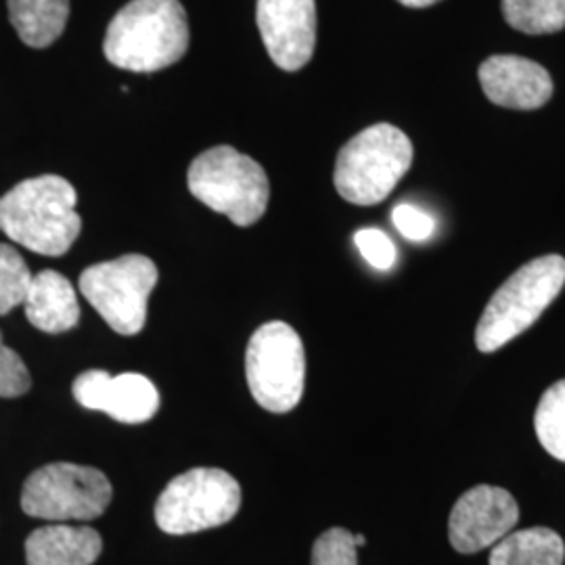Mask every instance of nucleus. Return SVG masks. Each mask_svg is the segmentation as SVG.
Masks as SVG:
<instances>
[{"label":"nucleus","mask_w":565,"mask_h":565,"mask_svg":"<svg viewBox=\"0 0 565 565\" xmlns=\"http://www.w3.org/2000/svg\"><path fill=\"white\" fill-rule=\"evenodd\" d=\"M505 21L524 34H555L565 28V0H503Z\"/></svg>","instance_id":"obj_18"},{"label":"nucleus","mask_w":565,"mask_h":565,"mask_svg":"<svg viewBox=\"0 0 565 565\" xmlns=\"http://www.w3.org/2000/svg\"><path fill=\"white\" fill-rule=\"evenodd\" d=\"M242 507V486L216 467H195L163 488L156 522L172 536L195 534L228 524Z\"/></svg>","instance_id":"obj_6"},{"label":"nucleus","mask_w":565,"mask_h":565,"mask_svg":"<svg viewBox=\"0 0 565 565\" xmlns=\"http://www.w3.org/2000/svg\"><path fill=\"white\" fill-rule=\"evenodd\" d=\"M34 275L21 258L20 252L7 243H0V317L13 308L23 306L32 287Z\"/></svg>","instance_id":"obj_20"},{"label":"nucleus","mask_w":565,"mask_h":565,"mask_svg":"<svg viewBox=\"0 0 565 565\" xmlns=\"http://www.w3.org/2000/svg\"><path fill=\"white\" fill-rule=\"evenodd\" d=\"M354 545H356V548H359V546L366 545V539H364V534H354Z\"/></svg>","instance_id":"obj_26"},{"label":"nucleus","mask_w":565,"mask_h":565,"mask_svg":"<svg viewBox=\"0 0 565 565\" xmlns=\"http://www.w3.org/2000/svg\"><path fill=\"white\" fill-rule=\"evenodd\" d=\"M114 488L107 476L86 465L51 463L36 469L21 490V509L49 522H90L105 513Z\"/></svg>","instance_id":"obj_8"},{"label":"nucleus","mask_w":565,"mask_h":565,"mask_svg":"<svg viewBox=\"0 0 565 565\" xmlns=\"http://www.w3.org/2000/svg\"><path fill=\"white\" fill-rule=\"evenodd\" d=\"M72 392L84 408L103 411L120 424H145L160 408L158 387L139 373L114 377L102 369H90L76 377Z\"/></svg>","instance_id":"obj_12"},{"label":"nucleus","mask_w":565,"mask_h":565,"mask_svg":"<svg viewBox=\"0 0 565 565\" xmlns=\"http://www.w3.org/2000/svg\"><path fill=\"white\" fill-rule=\"evenodd\" d=\"M186 182L195 200L237 226L258 223L270 200V182L263 166L228 145L198 156Z\"/></svg>","instance_id":"obj_4"},{"label":"nucleus","mask_w":565,"mask_h":565,"mask_svg":"<svg viewBox=\"0 0 565 565\" xmlns=\"http://www.w3.org/2000/svg\"><path fill=\"white\" fill-rule=\"evenodd\" d=\"M354 243L364 260L377 270H390L396 263V247L384 231L363 228L354 235Z\"/></svg>","instance_id":"obj_23"},{"label":"nucleus","mask_w":565,"mask_h":565,"mask_svg":"<svg viewBox=\"0 0 565 565\" xmlns=\"http://www.w3.org/2000/svg\"><path fill=\"white\" fill-rule=\"evenodd\" d=\"M534 429L546 452L565 463V380L551 385L539 401Z\"/></svg>","instance_id":"obj_19"},{"label":"nucleus","mask_w":565,"mask_h":565,"mask_svg":"<svg viewBox=\"0 0 565 565\" xmlns=\"http://www.w3.org/2000/svg\"><path fill=\"white\" fill-rule=\"evenodd\" d=\"M413 163V142L392 124H375L345 142L333 182L345 202L377 205L394 191Z\"/></svg>","instance_id":"obj_5"},{"label":"nucleus","mask_w":565,"mask_h":565,"mask_svg":"<svg viewBox=\"0 0 565 565\" xmlns=\"http://www.w3.org/2000/svg\"><path fill=\"white\" fill-rule=\"evenodd\" d=\"M520 522V507L499 486H476L455 503L448 520V539L455 551L471 555L494 546Z\"/></svg>","instance_id":"obj_10"},{"label":"nucleus","mask_w":565,"mask_h":565,"mask_svg":"<svg viewBox=\"0 0 565 565\" xmlns=\"http://www.w3.org/2000/svg\"><path fill=\"white\" fill-rule=\"evenodd\" d=\"M189 21L179 0H132L109 23L103 53L120 70L151 74L186 55Z\"/></svg>","instance_id":"obj_2"},{"label":"nucleus","mask_w":565,"mask_h":565,"mask_svg":"<svg viewBox=\"0 0 565 565\" xmlns=\"http://www.w3.org/2000/svg\"><path fill=\"white\" fill-rule=\"evenodd\" d=\"M76 203V189L63 177L28 179L0 198V231L34 254L57 258L81 235Z\"/></svg>","instance_id":"obj_1"},{"label":"nucleus","mask_w":565,"mask_h":565,"mask_svg":"<svg viewBox=\"0 0 565 565\" xmlns=\"http://www.w3.org/2000/svg\"><path fill=\"white\" fill-rule=\"evenodd\" d=\"M256 21L266 53L285 72H298L315 55V0H258Z\"/></svg>","instance_id":"obj_11"},{"label":"nucleus","mask_w":565,"mask_h":565,"mask_svg":"<svg viewBox=\"0 0 565 565\" xmlns=\"http://www.w3.org/2000/svg\"><path fill=\"white\" fill-rule=\"evenodd\" d=\"M245 377L263 408L277 415L294 411L306 384L303 343L296 329L281 321L258 327L247 343Z\"/></svg>","instance_id":"obj_7"},{"label":"nucleus","mask_w":565,"mask_h":565,"mask_svg":"<svg viewBox=\"0 0 565 565\" xmlns=\"http://www.w3.org/2000/svg\"><path fill=\"white\" fill-rule=\"evenodd\" d=\"M70 18V0H9V20L23 44L46 49L60 39Z\"/></svg>","instance_id":"obj_16"},{"label":"nucleus","mask_w":565,"mask_h":565,"mask_svg":"<svg viewBox=\"0 0 565 565\" xmlns=\"http://www.w3.org/2000/svg\"><path fill=\"white\" fill-rule=\"evenodd\" d=\"M392 223L408 242H427L436 231L434 218L411 203H398L392 210Z\"/></svg>","instance_id":"obj_24"},{"label":"nucleus","mask_w":565,"mask_h":565,"mask_svg":"<svg viewBox=\"0 0 565 565\" xmlns=\"http://www.w3.org/2000/svg\"><path fill=\"white\" fill-rule=\"evenodd\" d=\"M565 545L551 527L507 534L490 551V565H564Z\"/></svg>","instance_id":"obj_17"},{"label":"nucleus","mask_w":565,"mask_h":565,"mask_svg":"<svg viewBox=\"0 0 565 565\" xmlns=\"http://www.w3.org/2000/svg\"><path fill=\"white\" fill-rule=\"evenodd\" d=\"M312 565H359L354 534L343 527L323 532L312 546Z\"/></svg>","instance_id":"obj_21"},{"label":"nucleus","mask_w":565,"mask_h":565,"mask_svg":"<svg viewBox=\"0 0 565 565\" xmlns=\"http://www.w3.org/2000/svg\"><path fill=\"white\" fill-rule=\"evenodd\" d=\"M565 285V258L548 254L524 264L507 279L486 303L476 327V345L490 354L522 335L525 329L562 294Z\"/></svg>","instance_id":"obj_3"},{"label":"nucleus","mask_w":565,"mask_h":565,"mask_svg":"<svg viewBox=\"0 0 565 565\" xmlns=\"http://www.w3.org/2000/svg\"><path fill=\"white\" fill-rule=\"evenodd\" d=\"M486 97L505 109H539L553 97V81L536 61L518 55H494L480 65Z\"/></svg>","instance_id":"obj_13"},{"label":"nucleus","mask_w":565,"mask_h":565,"mask_svg":"<svg viewBox=\"0 0 565 565\" xmlns=\"http://www.w3.org/2000/svg\"><path fill=\"white\" fill-rule=\"evenodd\" d=\"M102 551V534L88 525H44L28 536L25 562L28 565H93Z\"/></svg>","instance_id":"obj_14"},{"label":"nucleus","mask_w":565,"mask_h":565,"mask_svg":"<svg viewBox=\"0 0 565 565\" xmlns=\"http://www.w3.org/2000/svg\"><path fill=\"white\" fill-rule=\"evenodd\" d=\"M23 308L28 321L51 335L65 333L81 321L76 289L61 273L51 268L34 275Z\"/></svg>","instance_id":"obj_15"},{"label":"nucleus","mask_w":565,"mask_h":565,"mask_svg":"<svg viewBox=\"0 0 565 565\" xmlns=\"http://www.w3.org/2000/svg\"><path fill=\"white\" fill-rule=\"evenodd\" d=\"M398 2L404 4V7H411V9H424V7H431V4H436L440 0H398Z\"/></svg>","instance_id":"obj_25"},{"label":"nucleus","mask_w":565,"mask_h":565,"mask_svg":"<svg viewBox=\"0 0 565 565\" xmlns=\"http://www.w3.org/2000/svg\"><path fill=\"white\" fill-rule=\"evenodd\" d=\"M32 387V377L20 354L2 342L0 333V398H18Z\"/></svg>","instance_id":"obj_22"},{"label":"nucleus","mask_w":565,"mask_h":565,"mask_svg":"<svg viewBox=\"0 0 565 565\" xmlns=\"http://www.w3.org/2000/svg\"><path fill=\"white\" fill-rule=\"evenodd\" d=\"M158 266L141 254H126L82 270L81 291L103 321L120 335H137L147 323V303L158 285Z\"/></svg>","instance_id":"obj_9"}]
</instances>
